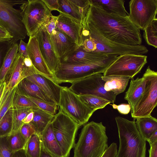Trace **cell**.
Wrapping results in <instances>:
<instances>
[{"label":"cell","mask_w":157,"mask_h":157,"mask_svg":"<svg viewBox=\"0 0 157 157\" xmlns=\"http://www.w3.org/2000/svg\"><path fill=\"white\" fill-rule=\"evenodd\" d=\"M13 106L38 109L37 106L27 97L16 90L13 101Z\"/></svg>","instance_id":"obj_35"},{"label":"cell","mask_w":157,"mask_h":157,"mask_svg":"<svg viewBox=\"0 0 157 157\" xmlns=\"http://www.w3.org/2000/svg\"><path fill=\"white\" fill-rule=\"evenodd\" d=\"M10 46L8 41L0 42V68Z\"/></svg>","instance_id":"obj_43"},{"label":"cell","mask_w":157,"mask_h":157,"mask_svg":"<svg viewBox=\"0 0 157 157\" xmlns=\"http://www.w3.org/2000/svg\"><path fill=\"white\" fill-rule=\"evenodd\" d=\"M6 82L5 80L0 81V101L6 87Z\"/></svg>","instance_id":"obj_51"},{"label":"cell","mask_w":157,"mask_h":157,"mask_svg":"<svg viewBox=\"0 0 157 157\" xmlns=\"http://www.w3.org/2000/svg\"><path fill=\"white\" fill-rule=\"evenodd\" d=\"M84 23L90 25L101 35L113 42L132 46L142 44L140 30L128 16L124 17L109 13L90 3Z\"/></svg>","instance_id":"obj_1"},{"label":"cell","mask_w":157,"mask_h":157,"mask_svg":"<svg viewBox=\"0 0 157 157\" xmlns=\"http://www.w3.org/2000/svg\"><path fill=\"white\" fill-rule=\"evenodd\" d=\"M135 122L140 134L146 141L157 131V119L151 115L146 117H137Z\"/></svg>","instance_id":"obj_27"},{"label":"cell","mask_w":157,"mask_h":157,"mask_svg":"<svg viewBox=\"0 0 157 157\" xmlns=\"http://www.w3.org/2000/svg\"><path fill=\"white\" fill-rule=\"evenodd\" d=\"M57 18V16L52 15L50 20L44 25L50 35L52 34L53 31L56 28V23Z\"/></svg>","instance_id":"obj_41"},{"label":"cell","mask_w":157,"mask_h":157,"mask_svg":"<svg viewBox=\"0 0 157 157\" xmlns=\"http://www.w3.org/2000/svg\"><path fill=\"white\" fill-rule=\"evenodd\" d=\"M143 36L147 43L157 48V18L154 19L144 30Z\"/></svg>","instance_id":"obj_34"},{"label":"cell","mask_w":157,"mask_h":157,"mask_svg":"<svg viewBox=\"0 0 157 157\" xmlns=\"http://www.w3.org/2000/svg\"><path fill=\"white\" fill-rule=\"evenodd\" d=\"M157 141V131L153 133L147 140L150 146Z\"/></svg>","instance_id":"obj_50"},{"label":"cell","mask_w":157,"mask_h":157,"mask_svg":"<svg viewBox=\"0 0 157 157\" xmlns=\"http://www.w3.org/2000/svg\"><path fill=\"white\" fill-rule=\"evenodd\" d=\"M59 13L69 16L83 25L90 5L89 0H58Z\"/></svg>","instance_id":"obj_16"},{"label":"cell","mask_w":157,"mask_h":157,"mask_svg":"<svg viewBox=\"0 0 157 157\" xmlns=\"http://www.w3.org/2000/svg\"><path fill=\"white\" fill-rule=\"evenodd\" d=\"M34 113L33 111L29 113L23 120L24 124H29L33 120V118Z\"/></svg>","instance_id":"obj_49"},{"label":"cell","mask_w":157,"mask_h":157,"mask_svg":"<svg viewBox=\"0 0 157 157\" xmlns=\"http://www.w3.org/2000/svg\"><path fill=\"white\" fill-rule=\"evenodd\" d=\"M17 89L24 95L48 102L55 103L39 86L26 78L20 82Z\"/></svg>","instance_id":"obj_23"},{"label":"cell","mask_w":157,"mask_h":157,"mask_svg":"<svg viewBox=\"0 0 157 157\" xmlns=\"http://www.w3.org/2000/svg\"><path fill=\"white\" fill-rule=\"evenodd\" d=\"M20 131L27 141L33 134L36 133L34 126L30 123L24 124L21 127Z\"/></svg>","instance_id":"obj_39"},{"label":"cell","mask_w":157,"mask_h":157,"mask_svg":"<svg viewBox=\"0 0 157 157\" xmlns=\"http://www.w3.org/2000/svg\"><path fill=\"white\" fill-rule=\"evenodd\" d=\"M33 118L30 123L34 126L36 132L39 136L50 124L54 116L39 108L34 109Z\"/></svg>","instance_id":"obj_28"},{"label":"cell","mask_w":157,"mask_h":157,"mask_svg":"<svg viewBox=\"0 0 157 157\" xmlns=\"http://www.w3.org/2000/svg\"><path fill=\"white\" fill-rule=\"evenodd\" d=\"M24 96L27 97L32 101L39 109L53 115L56 114L58 106L56 103L48 102L30 97Z\"/></svg>","instance_id":"obj_37"},{"label":"cell","mask_w":157,"mask_h":157,"mask_svg":"<svg viewBox=\"0 0 157 157\" xmlns=\"http://www.w3.org/2000/svg\"><path fill=\"white\" fill-rule=\"evenodd\" d=\"M116 56L88 64L61 63L55 73L53 80L57 84L72 82L98 73H103L116 59Z\"/></svg>","instance_id":"obj_4"},{"label":"cell","mask_w":157,"mask_h":157,"mask_svg":"<svg viewBox=\"0 0 157 157\" xmlns=\"http://www.w3.org/2000/svg\"><path fill=\"white\" fill-rule=\"evenodd\" d=\"M113 108L114 109H117L121 114L123 115L128 114L131 111V108L130 105L128 104L123 103L117 105L114 103L111 104Z\"/></svg>","instance_id":"obj_42"},{"label":"cell","mask_w":157,"mask_h":157,"mask_svg":"<svg viewBox=\"0 0 157 157\" xmlns=\"http://www.w3.org/2000/svg\"><path fill=\"white\" fill-rule=\"evenodd\" d=\"M90 3L97 6L107 13L122 17H126L129 13L124 6V0H90Z\"/></svg>","instance_id":"obj_26"},{"label":"cell","mask_w":157,"mask_h":157,"mask_svg":"<svg viewBox=\"0 0 157 157\" xmlns=\"http://www.w3.org/2000/svg\"><path fill=\"white\" fill-rule=\"evenodd\" d=\"M102 73L95 74L74 81L69 89L79 95H92L102 98L114 103L117 96L112 91H106L104 89L105 82Z\"/></svg>","instance_id":"obj_12"},{"label":"cell","mask_w":157,"mask_h":157,"mask_svg":"<svg viewBox=\"0 0 157 157\" xmlns=\"http://www.w3.org/2000/svg\"><path fill=\"white\" fill-rule=\"evenodd\" d=\"M42 0L51 12L53 10H56L59 12V5L58 0Z\"/></svg>","instance_id":"obj_44"},{"label":"cell","mask_w":157,"mask_h":157,"mask_svg":"<svg viewBox=\"0 0 157 157\" xmlns=\"http://www.w3.org/2000/svg\"><path fill=\"white\" fill-rule=\"evenodd\" d=\"M34 36L37 38L42 56L48 67L54 75L59 68L60 62L52 45L50 35L43 26Z\"/></svg>","instance_id":"obj_14"},{"label":"cell","mask_w":157,"mask_h":157,"mask_svg":"<svg viewBox=\"0 0 157 157\" xmlns=\"http://www.w3.org/2000/svg\"><path fill=\"white\" fill-rule=\"evenodd\" d=\"M6 140L8 146L13 152L25 149L27 141L21 134L20 130L11 132L6 136Z\"/></svg>","instance_id":"obj_33"},{"label":"cell","mask_w":157,"mask_h":157,"mask_svg":"<svg viewBox=\"0 0 157 157\" xmlns=\"http://www.w3.org/2000/svg\"><path fill=\"white\" fill-rule=\"evenodd\" d=\"M129 5L128 18L140 30L157 18V0H131Z\"/></svg>","instance_id":"obj_13"},{"label":"cell","mask_w":157,"mask_h":157,"mask_svg":"<svg viewBox=\"0 0 157 157\" xmlns=\"http://www.w3.org/2000/svg\"><path fill=\"white\" fill-rule=\"evenodd\" d=\"M25 150L29 157H40L41 150L40 136L36 133L33 134L28 140Z\"/></svg>","instance_id":"obj_32"},{"label":"cell","mask_w":157,"mask_h":157,"mask_svg":"<svg viewBox=\"0 0 157 157\" xmlns=\"http://www.w3.org/2000/svg\"><path fill=\"white\" fill-rule=\"evenodd\" d=\"M13 152L8 146L6 136L0 137V157H12Z\"/></svg>","instance_id":"obj_38"},{"label":"cell","mask_w":157,"mask_h":157,"mask_svg":"<svg viewBox=\"0 0 157 157\" xmlns=\"http://www.w3.org/2000/svg\"><path fill=\"white\" fill-rule=\"evenodd\" d=\"M27 43H25L23 40H20L18 46V52L22 55L25 58H29L27 51Z\"/></svg>","instance_id":"obj_46"},{"label":"cell","mask_w":157,"mask_h":157,"mask_svg":"<svg viewBox=\"0 0 157 157\" xmlns=\"http://www.w3.org/2000/svg\"><path fill=\"white\" fill-rule=\"evenodd\" d=\"M146 78L143 74L142 77L130 81L129 86L125 93L124 99L128 102L132 113L140 101L144 91Z\"/></svg>","instance_id":"obj_21"},{"label":"cell","mask_w":157,"mask_h":157,"mask_svg":"<svg viewBox=\"0 0 157 157\" xmlns=\"http://www.w3.org/2000/svg\"><path fill=\"white\" fill-rule=\"evenodd\" d=\"M12 157H29L27 155L25 149H22L13 153Z\"/></svg>","instance_id":"obj_48"},{"label":"cell","mask_w":157,"mask_h":157,"mask_svg":"<svg viewBox=\"0 0 157 157\" xmlns=\"http://www.w3.org/2000/svg\"><path fill=\"white\" fill-rule=\"evenodd\" d=\"M18 44L17 42L11 45L4 58L0 68V81H3L18 52Z\"/></svg>","instance_id":"obj_29"},{"label":"cell","mask_w":157,"mask_h":157,"mask_svg":"<svg viewBox=\"0 0 157 157\" xmlns=\"http://www.w3.org/2000/svg\"><path fill=\"white\" fill-rule=\"evenodd\" d=\"M111 56L99 53L89 52L80 47L69 55L60 59V63L88 64L105 59Z\"/></svg>","instance_id":"obj_20"},{"label":"cell","mask_w":157,"mask_h":157,"mask_svg":"<svg viewBox=\"0 0 157 157\" xmlns=\"http://www.w3.org/2000/svg\"><path fill=\"white\" fill-rule=\"evenodd\" d=\"M13 37L4 28L0 25V42L9 41Z\"/></svg>","instance_id":"obj_45"},{"label":"cell","mask_w":157,"mask_h":157,"mask_svg":"<svg viewBox=\"0 0 157 157\" xmlns=\"http://www.w3.org/2000/svg\"><path fill=\"white\" fill-rule=\"evenodd\" d=\"M27 1L0 0V25L6 30L12 36L8 41L10 45L20 40L25 39L27 31L22 21L21 10L13 6L21 5Z\"/></svg>","instance_id":"obj_5"},{"label":"cell","mask_w":157,"mask_h":157,"mask_svg":"<svg viewBox=\"0 0 157 157\" xmlns=\"http://www.w3.org/2000/svg\"><path fill=\"white\" fill-rule=\"evenodd\" d=\"M50 40L60 60L73 52L79 47L74 40L57 28L50 35Z\"/></svg>","instance_id":"obj_15"},{"label":"cell","mask_w":157,"mask_h":157,"mask_svg":"<svg viewBox=\"0 0 157 157\" xmlns=\"http://www.w3.org/2000/svg\"><path fill=\"white\" fill-rule=\"evenodd\" d=\"M147 63L144 55L126 54L118 56L103 73V76L117 75L133 78Z\"/></svg>","instance_id":"obj_11"},{"label":"cell","mask_w":157,"mask_h":157,"mask_svg":"<svg viewBox=\"0 0 157 157\" xmlns=\"http://www.w3.org/2000/svg\"><path fill=\"white\" fill-rule=\"evenodd\" d=\"M42 149L53 157H63L60 147L56 138L51 122L40 136Z\"/></svg>","instance_id":"obj_22"},{"label":"cell","mask_w":157,"mask_h":157,"mask_svg":"<svg viewBox=\"0 0 157 157\" xmlns=\"http://www.w3.org/2000/svg\"><path fill=\"white\" fill-rule=\"evenodd\" d=\"M12 128V117L10 109L0 122V137L9 135L11 133Z\"/></svg>","instance_id":"obj_36"},{"label":"cell","mask_w":157,"mask_h":157,"mask_svg":"<svg viewBox=\"0 0 157 157\" xmlns=\"http://www.w3.org/2000/svg\"><path fill=\"white\" fill-rule=\"evenodd\" d=\"M57 16L56 27L69 36L79 47L82 42L83 25L68 15L62 13Z\"/></svg>","instance_id":"obj_17"},{"label":"cell","mask_w":157,"mask_h":157,"mask_svg":"<svg viewBox=\"0 0 157 157\" xmlns=\"http://www.w3.org/2000/svg\"><path fill=\"white\" fill-rule=\"evenodd\" d=\"M117 151V144L113 142L106 150L101 157H116Z\"/></svg>","instance_id":"obj_40"},{"label":"cell","mask_w":157,"mask_h":157,"mask_svg":"<svg viewBox=\"0 0 157 157\" xmlns=\"http://www.w3.org/2000/svg\"><path fill=\"white\" fill-rule=\"evenodd\" d=\"M106 130L102 122L84 124L74 146V157H101L108 147Z\"/></svg>","instance_id":"obj_2"},{"label":"cell","mask_w":157,"mask_h":157,"mask_svg":"<svg viewBox=\"0 0 157 157\" xmlns=\"http://www.w3.org/2000/svg\"><path fill=\"white\" fill-rule=\"evenodd\" d=\"M105 82L104 89L106 91H112L116 96L125 90L131 78L128 76L111 75L102 76Z\"/></svg>","instance_id":"obj_25"},{"label":"cell","mask_w":157,"mask_h":157,"mask_svg":"<svg viewBox=\"0 0 157 157\" xmlns=\"http://www.w3.org/2000/svg\"><path fill=\"white\" fill-rule=\"evenodd\" d=\"M51 122L63 157H68L75 144V136L79 126L60 110L54 115Z\"/></svg>","instance_id":"obj_6"},{"label":"cell","mask_w":157,"mask_h":157,"mask_svg":"<svg viewBox=\"0 0 157 157\" xmlns=\"http://www.w3.org/2000/svg\"><path fill=\"white\" fill-rule=\"evenodd\" d=\"M25 57L18 52L6 76V87L11 90L22 80V72Z\"/></svg>","instance_id":"obj_24"},{"label":"cell","mask_w":157,"mask_h":157,"mask_svg":"<svg viewBox=\"0 0 157 157\" xmlns=\"http://www.w3.org/2000/svg\"><path fill=\"white\" fill-rule=\"evenodd\" d=\"M58 106L61 111L79 127L86 124L95 112L85 105L78 96L67 87H62Z\"/></svg>","instance_id":"obj_8"},{"label":"cell","mask_w":157,"mask_h":157,"mask_svg":"<svg viewBox=\"0 0 157 157\" xmlns=\"http://www.w3.org/2000/svg\"><path fill=\"white\" fill-rule=\"evenodd\" d=\"M23 64L25 66L27 67H30L33 66L31 61L29 58H24Z\"/></svg>","instance_id":"obj_52"},{"label":"cell","mask_w":157,"mask_h":157,"mask_svg":"<svg viewBox=\"0 0 157 157\" xmlns=\"http://www.w3.org/2000/svg\"><path fill=\"white\" fill-rule=\"evenodd\" d=\"M81 101L89 108L95 111L102 109L111 102L102 98L92 95H78Z\"/></svg>","instance_id":"obj_31"},{"label":"cell","mask_w":157,"mask_h":157,"mask_svg":"<svg viewBox=\"0 0 157 157\" xmlns=\"http://www.w3.org/2000/svg\"><path fill=\"white\" fill-rule=\"evenodd\" d=\"M144 75L146 83L140 101L131 113L134 119L151 116L157 105V72L148 66Z\"/></svg>","instance_id":"obj_10"},{"label":"cell","mask_w":157,"mask_h":157,"mask_svg":"<svg viewBox=\"0 0 157 157\" xmlns=\"http://www.w3.org/2000/svg\"><path fill=\"white\" fill-rule=\"evenodd\" d=\"M83 28L87 31L94 40L96 49L94 52L118 56L126 54L144 55L148 52L147 48L143 45H125L109 40L101 35L87 24H83Z\"/></svg>","instance_id":"obj_9"},{"label":"cell","mask_w":157,"mask_h":157,"mask_svg":"<svg viewBox=\"0 0 157 157\" xmlns=\"http://www.w3.org/2000/svg\"><path fill=\"white\" fill-rule=\"evenodd\" d=\"M40 157H53L49 154L45 152L42 148L41 153Z\"/></svg>","instance_id":"obj_53"},{"label":"cell","mask_w":157,"mask_h":157,"mask_svg":"<svg viewBox=\"0 0 157 157\" xmlns=\"http://www.w3.org/2000/svg\"><path fill=\"white\" fill-rule=\"evenodd\" d=\"M27 51L28 57L37 71L53 80L54 76L42 56L37 38L35 36L29 37L27 43Z\"/></svg>","instance_id":"obj_19"},{"label":"cell","mask_w":157,"mask_h":157,"mask_svg":"<svg viewBox=\"0 0 157 157\" xmlns=\"http://www.w3.org/2000/svg\"><path fill=\"white\" fill-rule=\"evenodd\" d=\"M149 157H157V141L150 145Z\"/></svg>","instance_id":"obj_47"},{"label":"cell","mask_w":157,"mask_h":157,"mask_svg":"<svg viewBox=\"0 0 157 157\" xmlns=\"http://www.w3.org/2000/svg\"><path fill=\"white\" fill-rule=\"evenodd\" d=\"M25 78L39 86L58 105L62 86L52 79L39 72L29 75Z\"/></svg>","instance_id":"obj_18"},{"label":"cell","mask_w":157,"mask_h":157,"mask_svg":"<svg viewBox=\"0 0 157 157\" xmlns=\"http://www.w3.org/2000/svg\"><path fill=\"white\" fill-rule=\"evenodd\" d=\"M115 119L119 140L116 157H145L146 141L138 131L135 121L119 116Z\"/></svg>","instance_id":"obj_3"},{"label":"cell","mask_w":157,"mask_h":157,"mask_svg":"<svg viewBox=\"0 0 157 157\" xmlns=\"http://www.w3.org/2000/svg\"><path fill=\"white\" fill-rule=\"evenodd\" d=\"M34 109L31 108L12 106L10 109L12 122V132L19 131L24 124L22 121Z\"/></svg>","instance_id":"obj_30"},{"label":"cell","mask_w":157,"mask_h":157,"mask_svg":"<svg viewBox=\"0 0 157 157\" xmlns=\"http://www.w3.org/2000/svg\"><path fill=\"white\" fill-rule=\"evenodd\" d=\"M20 7L22 22L29 37L34 36L52 15L42 0H28Z\"/></svg>","instance_id":"obj_7"}]
</instances>
